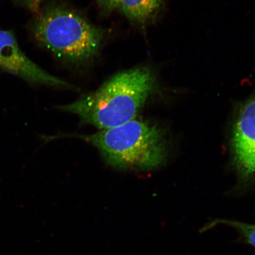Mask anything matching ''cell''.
Wrapping results in <instances>:
<instances>
[{
    "label": "cell",
    "instance_id": "6da1fadb",
    "mask_svg": "<svg viewBox=\"0 0 255 255\" xmlns=\"http://www.w3.org/2000/svg\"><path fill=\"white\" fill-rule=\"evenodd\" d=\"M157 75L147 66L117 73L97 91L59 107L76 115L83 123L101 129L111 128L136 119L158 87Z\"/></svg>",
    "mask_w": 255,
    "mask_h": 255
},
{
    "label": "cell",
    "instance_id": "7a4b0ae2",
    "mask_svg": "<svg viewBox=\"0 0 255 255\" xmlns=\"http://www.w3.org/2000/svg\"><path fill=\"white\" fill-rule=\"evenodd\" d=\"M35 40L59 58L81 64L97 55L105 31L84 16L61 5H49L40 10L31 25Z\"/></svg>",
    "mask_w": 255,
    "mask_h": 255
},
{
    "label": "cell",
    "instance_id": "3957f363",
    "mask_svg": "<svg viewBox=\"0 0 255 255\" xmlns=\"http://www.w3.org/2000/svg\"><path fill=\"white\" fill-rule=\"evenodd\" d=\"M76 137L95 146L108 163L118 168L150 170L163 163L167 157L161 130L136 119L93 134Z\"/></svg>",
    "mask_w": 255,
    "mask_h": 255
},
{
    "label": "cell",
    "instance_id": "277c9868",
    "mask_svg": "<svg viewBox=\"0 0 255 255\" xmlns=\"http://www.w3.org/2000/svg\"><path fill=\"white\" fill-rule=\"evenodd\" d=\"M0 70L31 84L76 89L49 74L28 58L18 46L14 33L9 30H0Z\"/></svg>",
    "mask_w": 255,
    "mask_h": 255
},
{
    "label": "cell",
    "instance_id": "5b68a950",
    "mask_svg": "<svg viewBox=\"0 0 255 255\" xmlns=\"http://www.w3.org/2000/svg\"><path fill=\"white\" fill-rule=\"evenodd\" d=\"M233 130L232 147L239 174L255 179V91L239 105Z\"/></svg>",
    "mask_w": 255,
    "mask_h": 255
},
{
    "label": "cell",
    "instance_id": "8992f818",
    "mask_svg": "<svg viewBox=\"0 0 255 255\" xmlns=\"http://www.w3.org/2000/svg\"><path fill=\"white\" fill-rule=\"evenodd\" d=\"M164 0H121L119 9L132 23L144 25L160 10Z\"/></svg>",
    "mask_w": 255,
    "mask_h": 255
},
{
    "label": "cell",
    "instance_id": "52a82bcc",
    "mask_svg": "<svg viewBox=\"0 0 255 255\" xmlns=\"http://www.w3.org/2000/svg\"><path fill=\"white\" fill-rule=\"evenodd\" d=\"M219 224L226 225L237 229L241 233L242 237L245 238V241L248 244L255 247V225H249L238 221H230V220L216 219L206 225L201 229L200 231L206 232Z\"/></svg>",
    "mask_w": 255,
    "mask_h": 255
},
{
    "label": "cell",
    "instance_id": "ba28073f",
    "mask_svg": "<svg viewBox=\"0 0 255 255\" xmlns=\"http://www.w3.org/2000/svg\"><path fill=\"white\" fill-rule=\"evenodd\" d=\"M99 8L104 13L109 14L119 9L121 0H97Z\"/></svg>",
    "mask_w": 255,
    "mask_h": 255
},
{
    "label": "cell",
    "instance_id": "9c48e42d",
    "mask_svg": "<svg viewBox=\"0 0 255 255\" xmlns=\"http://www.w3.org/2000/svg\"><path fill=\"white\" fill-rule=\"evenodd\" d=\"M15 1L37 14L40 10V4L42 0H15Z\"/></svg>",
    "mask_w": 255,
    "mask_h": 255
}]
</instances>
